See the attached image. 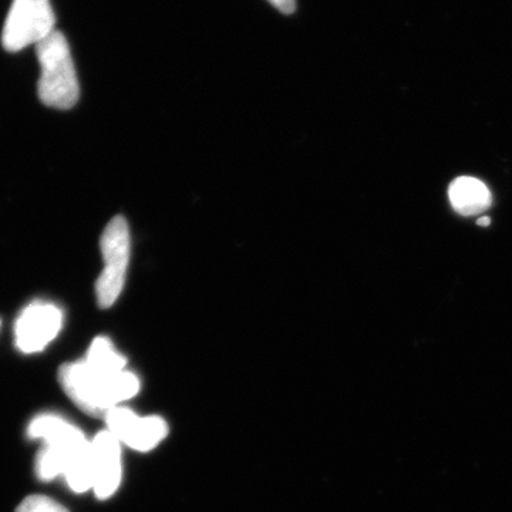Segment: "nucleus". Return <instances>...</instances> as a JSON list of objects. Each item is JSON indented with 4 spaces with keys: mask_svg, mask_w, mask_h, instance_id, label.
<instances>
[{
    "mask_svg": "<svg viewBox=\"0 0 512 512\" xmlns=\"http://www.w3.org/2000/svg\"><path fill=\"white\" fill-rule=\"evenodd\" d=\"M28 434L46 443L37 457V476L45 481L64 476L76 493L92 490V441L82 430L56 414H42L30 423Z\"/></svg>",
    "mask_w": 512,
    "mask_h": 512,
    "instance_id": "obj_1",
    "label": "nucleus"
},
{
    "mask_svg": "<svg viewBox=\"0 0 512 512\" xmlns=\"http://www.w3.org/2000/svg\"><path fill=\"white\" fill-rule=\"evenodd\" d=\"M59 382L72 402L84 413L106 417L110 410L133 399L140 392V380L134 373L104 372L86 360L60 367Z\"/></svg>",
    "mask_w": 512,
    "mask_h": 512,
    "instance_id": "obj_2",
    "label": "nucleus"
},
{
    "mask_svg": "<svg viewBox=\"0 0 512 512\" xmlns=\"http://www.w3.org/2000/svg\"><path fill=\"white\" fill-rule=\"evenodd\" d=\"M37 57L42 69L37 92L42 103L52 109H72L80 96L79 80L69 43L63 33L55 30L40 42Z\"/></svg>",
    "mask_w": 512,
    "mask_h": 512,
    "instance_id": "obj_3",
    "label": "nucleus"
},
{
    "mask_svg": "<svg viewBox=\"0 0 512 512\" xmlns=\"http://www.w3.org/2000/svg\"><path fill=\"white\" fill-rule=\"evenodd\" d=\"M130 239V229L123 217L113 218L101 235L104 268L96 282L97 303L100 308H110L123 292L130 261Z\"/></svg>",
    "mask_w": 512,
    "mask_h": 512,
    "instance_id": "obj_4",
    "label": "nucleus"
},
{
    "mask_svg": "<svg viewBox=\"0 0 512 512\" xmlns=\"http://www.w3.org/2000/svg\"><path fill=\"white\" fill-rule=\"evenodd\" d=\"M55 23L50 0H13L3 28V47L8 52H19L37 46L55 32Z\"/></svg>",
    "mask_w": 512,
    "mask_h": 512,
    "instance_id": "obj_5",
    "label": "nucleus"
},
{
    "mask_svg": "<svg viewBox=\"0 0 512 512\" xmlns=\"http://www.w3.org/2000/svg\"><path fill=\"white\" fill-rule=\"evenodd\" d=\"M63 313L56 305L36 301L30 303L15 326L16 346L23 353H39L59 335Z\"/></svg>",
    "mask_w": 512,
    "mask_h": 512,
    "instance_id": "obj_6",
    "label": "nucleus"
},
{
    "mask_svg": "<svg viewBox=\"0 0 512 512\" xmlns=\"http://www.w3.org/2000/svg\"><path fill=\"white\" fill-rule=\"evenodd\" d=\"M107 430L133 450L151 451L167 437L168 426L161 417H141L126 407H116L106 414Z\"/></svg>",
    "mask_w": 512,
    "mask_h": 512,
    "instance_id": "obj_7",
    "label": "nucleus"
},
{
    "mask_svg": "<svg viewBox=\"0 0 512 512\" xmlns=\"http://www.w3.org/2000/svg\"><path fill=\"white\" fill-rule=\"evenodd\" d=\"M92 490L107 500L121 483V444L109 430L100 431L92 441Z\"/></svg>",
    "mask_w": 512,
    "mask_h": 512,
    "instance_id": "obj_8",
    "label": "nucleus"
},
{
    "mask_svg": "<svg viewBox=\"0 0 512 512\" xmlns=\"http://www.w3.org/2000/svg\"><path fill=\"white\" fill-rule=\"evenodd\" d=\"M451 207L463 217H473L487 211L493 195L483 181L473 177H458L448 188Z\"/></svg>",
    "mask_w": 512,
    "mask_h": 512,
    "instance_id": "obj_9",
    "label": "nucleus"
},
{
    "mask_svg": "<svg viewBox=\"0 0 512 512\" xmlns=\"http://www.w3.org/2000/svg\"><path fill=\"white\" fill-rule=\"evenodd\" d=\"M84 360L96 369L110 373L123 372L127 365L126 357L120 355V352H117L114 348L113 343L109 339L103 338V336L93 340Z\"/></svg>",
    "mask_w": 512,
    "mask_h": 512,
    "instance_id": "obj_10",
    "label": "nucleus"
},
{
    "mask_svg": "<svg viewBox=\"0 0 512 512\" xmlns=\"http://www.w3.org/2000/svg\"><path fill=\"white\" fill-rule=\"evenodd\" d=\"M16 512H69V510L45 495H30L19 504Z\"/></svg>",
    "mask_w": 512,
    "mask_h": 512,
    "instance_id": "obj_11",
    "label": "nucleus"
},
{
    "mask_svg": "<svg viewBox=\"0 0 512 512\" xmlns=\"http://www.w3.org/2000/svg\"><path fill=\"white\" fill-rule=\"evenodd\" d=\"M268 2L285 15H291L296 9V0H268Z\"/></svg>",
    "mask_w": 512,
    "mask_h": 512,
    "instance_id": "obj_12",
    "label": "nucleus"
},
{
    "mask_svg": "<svg viewBox=\"0 0 512 512\" xmlns=\"http://www.w3.org/2000/svg\"><path fill=\"white\" fill-rule=\"evenodd\" d=\"M491 224L490 217H480L477 220V225H480V227H488V225Z\"/></svg>",
    "mask_w": 512,
    "mask_h": 512,
    "instance_id": "obj_13",
    "label": "nucleus"
}]
</instances>
